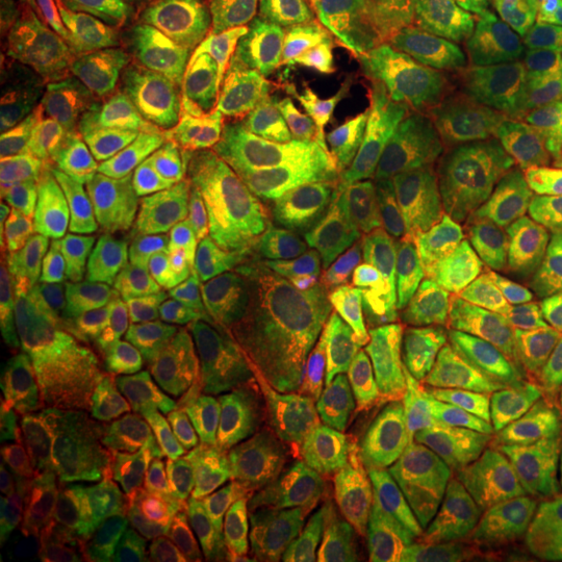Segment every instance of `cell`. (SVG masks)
<instances>
[{"label": "cell", "mask_w": 562, "mask_h": 562, "mask_svg": "<svg viewBox=\"0 0 562 562\" xmlns=\"http://www.w3.org/2000/svg\"><path fill=\"white\" fill-rule=\"evenodd\" d=\"M422 60L562 147V0H465L431 29Z\"/></svg>", "instance_id": "obj_11"}, {"label": "cell", "mask_w": 562, "mask_h": 562, "mask_svg": "<svg viewBox=\"0 0 562 562\" xmlns=\"http://www.w3.org/2000/svg\"><path fill=\"white\" fill-rule=\"evenodd\" d=\"M501 422L491 394H422L387 435L335 475L297 491L294 516L338 531L369 535L469 453Z\"/></svg>", "instance_id": "obj_9"}, {"label": "cell", "mask_w": 562, "mask_h": 562, "mask_svg": "<svg viewBox=\"0 0 562 562\" xmlns=\"http://www.w3.org/2000/svg\"><path fill=\"white\" fill-rule=\"evenodd\" d=\"M20 169L98 206L140 250L210 228L225 172L201 125L85 13L25 88Z\"/></svg>", "instance_id": "obj_1"}, {"label": "cell", "mask_w": 562, "mask_h": 562, "mask_svg": "<svg viewBox=\"0 0 562 562\" xmlns=\"http://www.w3.org/2000/svg\"><path fill=\"white\" fill-rule=\"evenodd\" d=\"M401 562H513L522 547L484 528L443 472L397 519Z\"/></svg>", "instance_id": "obj_18"}, {"label": "cell", "mask_w": 562, "mask_h": 562, "mask_svg": "<svg viewBox=\"0 0 562 562\" xmlns=\"http://www.w3.org/2000/svg\"><path fill=\"white\" fill-rule=\"evenodd\" d=\"M294 301L228 228L210 225L184 241L140 250L116 319L128 347L179 366L216 397L235 394L247 347Z\"/></svg>", "instance_id": "obj_5"}, {"label": "cell", "mask_w": 562, "mask_h": 562, "mask_svg": "<svg viewBox=\"0 0 562 562\" xmlns=\"http://www.w3.org/2000/svg\"><path fill=\"white\" fill-rule=\"evenodd\" d=\"M288 384L387 387L409 394H487L450 372L369 272H350L313 297H297L235 369L241 401Z\"/></svg>", "instance_id": "obj_7"}, {"label": "cell", "mask_w": 562, "mask_h": 562, "mask_svg": "<svg viewBox=\"0 0 562 562\" xmlns=\"http://www.w3.org/2000/svg\"><path fill=\"white\" fill-rule=\"evenodd\" d=\"M560 531H562V509H560Z\"/></svg>", "instance_id": "obj_28"}, {"label": "cell", "mask_w": 562, "mask_h": 562, "mask_svg": "<svg viewBox=\"0 0 562 562\" xmlns=\"http://www.w3.org/2000/svg\"><path fill=\"white\" fill-rule=\"evenodd\" d=\"M69 13H85L101 25L106 35H113V20H110V3L106 0H57Z\"/></svg>", "instance_id": "obj_26"}, {"label": "cell", "mask_w": 562, "mask_h": 562, "mask_svg": "<svg viewBox=\"0 0 562 562\" xmlns=\"http://www.w3.org/2000/svg\"><path fill=\"white\" fill-rule=\"evenodd\" d=\"M543 281V338L562 341V201L541 260Z\"/></svg>", "instance_id": "obj_24"}, {"label": "cell", "mask_w": 562, "mask_h": 562, "mask_svg": "<svg viewBox=\"0 0 562 562\" xmlns=\"http://www.w3.org/2000/svg\"><path fill=\"white\" fill-rule=\"evenodd\" d=\"M113 562H184L162 528L150 491H135L113 543Z\"/></svg>", "instance_id": "obj_22"}, {"label": "cell", "mask_w": 562, "mask_h": 562, "mask_svg": "<svg viewBox=\"0 0 562 562\" xmlns=\"http://www.w3.org/2000/svg\"><path fill=\"white\" fill-rule=\"evenodd\" d=\"M387 179L369 147L325 140L228 166L213 220L294 297H313L344 279L362 216L387 194Z\"/></svg>", "instance_id": "obj_6"}, {"label": "cell", "mask_w": 562, "mask_h": 562, "mask_svg": "<svg viewBox=\"0 0 562 562\" xmlns=\"http://www.w3.org/2000/svg\"><path fill=\"white\" fill-rule=\"evenodd\" d=\"M116 50L128 66L201 125L206 98L166 0H106Z\"/></svg>", "instance_id": "obj_19"}, {"label": "cell", "mask_w": 562, "mask_h": 562, "mask_svg": "<svg viewBox=\"0 0 562 562\" xmlns=\"http://www.w3.org/2000/svg\"><path fill=\"white\" fill-rule=\"evenodd\" d=\"M257 562H401L397 522L369 535H338L291 516L257 553Z\"/></svg>", "instance_id": "obj_20"}, {"label": "cell", "mask_w": 562, "mask_h": 562, "mask_svg": "<svg viewBox=\"0 0 562 562\" xmlns=\"http://www.w3.org/2000/svg\"><path fill=\"white\" fill-rule=\"evenodd\" d=\"M25 172V169H22ZM3 191V401L38 384L120 313L140 247L98 206L50 181Z\"/></svg>", "instance_id": "obj_3"}, {"label": "cell", "mask_w": 562, "mask_h": 562, "mask_svg": "<svg viewBox=\"0 0 562 562\" xmlns=\"http://www.w3.org/2000/svg\"><path fill=\"white\" fill-rule=\"evenodd\" d=\"M132 484L91 460L13 472L0 482L3 562H29L85 541H116Z\"/></svg>", "instance_id": "obj_14"}, {"label": "cell", "mask_w": 562, "mask_h": 562, "mask_svg": "<svg viewBox=\"0 0 562 562\" xmlns=\"http://www.w3.org/2000/svg\"><path fill=\"white\" fill-rule=\"evenodd\" d=\"M513 562H562V531L557 538H550V541L538 543V547H531V550H525L519 560Z\"/></svg>", "instance_id": "obj_27"}, {"label": "cell", "mask_w": 562, "mask_h": 562, "mask_svg": "<svg viewBox=\"0 0 562 562\" xmlns=\"http://www.w3.org/2000/svg\"><path fill=\"white\" fill-rule=\"evenodd\" d=\"M154 503H157V516H160L169 541L176 543V550H179L184 562H254L250 550H241V547L228 543L220 535H213L210 528L198 525L181 509L160 501L157 494H154Z\"/></svg>", "instance_id": "obj_23"}, {"label": "cell", "mask_w": 562, "mask_h": 562, "mask_svg": "<svg viewBox=\"0 0 562 562\" xmlns=\"http://www.w3.org/2000/svg\"><path fill=\"white\" fill-rule=\"evenodd\" d=\"M394 144L422 198L497 228L543 260L562 201V147L538 138L472 85L413 72L391 103Z\"/></svg>", "instance_id": "obj_4"}, {"label": "cell", "mask_w": 562, "mask_h": 562, "mask_svg": "<svg viewBox=\"0 0 562 562\" xmlns=\"http://www.w3.org/2000/svg\"><path fill=\"white\" fill-rule=\"evenodd\" d=\"M447 475L475 519L503 541L531 550L560 535L562 453L522 422H497Z\"/></svg>", "instance_id": "obj_15"}, {"label": "cell", "mask_w": 562, "mask_h": 562, "mask_svg": "<svg viewBox=\"0 0 562 562\" xmlns=\"http://www.w3.org/2000/svg\"><path fill=\"white\" fill-rule=\"evenodd\" d=\"M501 419L528 425L547 447L562 453V341L543 338L541 360L522 382L491 394Z\"/></svg>", "instance_id": "obj_21"}, {"label": "cell", "mask_w": 562, "mask_h": 562, "mask_svg": "<svg viewBox=\"0 0 562 562\" xmlns=\"http://www.w3.org/2000/svg\"><path fill=\"white\" fill-rule=\"evenodd\" d=\"M154 494L250 553L279 535L297 501L238 394L203 401L157 472Z\"/></svg>", "instance_id": "obj_10"}, {"label": "cell", "mask_w": 562, "mask_h": 562, "mask_svg": "<svg viewBox=\"0 0 562 562\" xmlns=\"http://www.w3.org/2000/svg\"><path fill=\"white\" fill-rule=\"evenodd\" d=\"M225 35L279 44L331 79H357L382 50L384 20L372 0H184Z\"/></svg>", "instance_id": "obj_16"}, {"label": "cell", "mask_w": 562, "mask_h": 562, "mask_svg": "<svg viewBox=\"0 0 562 562\" xmlns=\"http://www.w3.org/2000/svg\"><path fill=\"white\" fill-rule=\"evenodd\" d=\"M113 543L116 541H85L63 547L54 553H44L29 562H113Z\"/></svg>", "instance_id": "obj_25"}, {"label": "cell", "mask_w": 562, "mask_h": 562, "mask_svg": "<svg viewBox=\"0 0 562 562\" xmlns=\"http://www.w3.org/2000/svg\"><path fill=\"white\" fill-rule=\"evenodd\" d=\"M166 3L206 98L201 132L225 169L357 132L353 103L331 76L279 44L210 29L184 0Z\"/></svg>", "instance_id": "obj_8"}, {"label": "cell", "mask_w": 562, "mask_h": 562, "mask_svg": "<svg viewBox=\"0 0 562 562\" xmlns=\"http://www.w3.org/2000/svg\"><path fill=\"white\" fill-rule=\"evenodd\" d=\"M419 394L344 384H288L244 401L262 441L297 487L335 475L387 435Z\"/></svg>", "instance_id": "obj_13"}, {"label": "cell", "mask_w": 562, "mask_h": 562, "mask_svg": "<svg viewBox=\"0 0 562 562\" xmlns=\"http://www.w3.org/2000/svg\"><path fill=\"white\" fill-rule=\"evenodd\" d=\"M538 262L497 228L419 191L384 194L366 228V272L422 347L487 394L519 384L541 360Z\"/></svg>", "instance_id": "obj_2"}, {"label": "cell", "mask_w": 562, "mask_h": 562, "mask_svg": "<svg viewBox=\"0 0 562 562\" xmlns=\"http://www.w3.org/2000/svg\"><path fill=\"white\" fill-rule=\"evenodd\" d=\"M116 357L103 375L85 431V457L154 494L162 462L179 447L201 413L203 394L179 366L125 341L120 319H110Z\"/></svg>", "instance_id": "obj_12"}, {"label": "cell", "mask_w": 562, "mask_h": 562, "mask_svg": "<svg viewBox=\"0 0 562 562\" xmlns=\"http://www.w3.org/2000/svg\"><path fill=\"white\" fill-rule=\"evenodd\" d=\"M116 357L110 322L76 357L38 384L7 397L0 409V469L3 475L44 469L85 457V431L94 413L103 375Z\"/></svg>", "instance_id": "obj_17"}]
</instances>
